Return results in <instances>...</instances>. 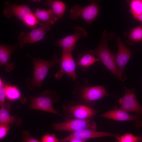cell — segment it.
I'll return each instance as SVG.
<instances>
[{
    "mask_svg": "<svg viewBox=\"0 0 142 142\" xmlns=\"http://www.w3.org/2000/svg\"><path fill=\"white\" fill-rule=\"evenodd\" d=\"M114 36L113 33H108L106 31H104L100 40L96 48L88 52L97 56L111 73L119 79L116 65L115 55L110 51L108 46V42L113 38Z\"/></svg>",
    "mask_w": 142,
    "mask_h": 142,
    "instance_id": "1",
    "label": "cell"
},
{
    "mask_svg": "<svg viewBox=\"0 0 142 142\" xmlns=\"http://www.w3.org/2000/svg\"><path fill=\"white\" fill-rule=\"evenodd\" d=\"M32 61L33 72L32 78L27 79L26 83L31 90L36 88L39 89L46 77L51 67L60 64V59L54 55L50 60H47L39 58H36L29 56Z\"/></svg>",
    "mask_w": 142,
    "mask_h": 142,
    "instance_id": "2",
    "label": "cell"
},
{
    "mask_svg": "<svg viewBox=\"0 0 142 142\" xmlns=\"http://www.w3.org/2000/svg\"><path fill=\"white\" fill-rule=\"evenodd\" d=\"M77 82L73 93L82 104L92 107L97 100L109 95L103 85L89 86Z\"/></svg>",
    "mask_w": 142,
    "mask_h": 142,
    "instance_id": "3",
    "label": "cell"
},
{
    "mask_svg": "<svg viewBox=\"0 0 142 142\" xmlns=\"http://www.w3.org/2000/svg\"><path fill=\"white\" fill-rule=\"evenodd\" d=\"M59 96L54 91L45 90L38 96H29L31 109L41 110L50 113L64 117L53 107V103L57 101Z\"/></svg>",
    "mask_w": 142,
    "mask_h": 142,
    "instance_id": "4",
    "label": "cell"
},
{
    "mask_svg": "<svg viewBox=\"0 0 142 142\" xmlns=\"http://www.w3.org/2000/svg\"><path fill=\"white\" fill-rule=\"evenodd\" d=\"M99 9V6L95 1H92L85 7H82L79 4L75 5L69 11V17L73 20L81 18L89 25L97 17Z\"/></svg>",
    "mask_w": 142,
    "mask_h": 142,
    "instance_id": "5",
    "label": "cell"
},
{
    "mask_svg": "<svg viewBox=\"0 0 142 142\" xmlns=\"http://www.w3.org/2000/svg\"><path fill=\"white\" fill-rule=\"evenodd\" d=\"M94 118L85 119L73 118L63 122L55 123L53 126L54 129L56 130L74 132L87 129L96 130V124L93 121Z\"/></svg>",
    "mask_w": 142,
    "mask_h": 142,
    "instance_id": "6",
    "label": "cell"
},
{
    "mask_svg": "<svg viewBox=\"0 0 142 142\" xmlns=\"http://www.w3.org/2000/svg\"><path fill=\"white\" fill-rule=\"evenodd\" d=\"M115 39L118 45V51L115 55L116 65L119 79L123 82L127 78L125 73L124 68L132 56L133 52L124 44L120 37H116Z\"/></svg>",
    "mask_w": 142,
    "mask_h": 142,
    "instance_id": "7",
    "label": "cell"
},
{
    "mask_svg": "<svg viewBox=\"0 0 142 142\" xmlns=\"http://www.w3.org/2000/svg\"><path fill=\"white\" fill-rule=\"evenodd\" d=\"M60 68L54 74L57 79H61L64 74L69 76L75 82L77 80L76 67L77 65L72 54V52L62 50L60 64Z\"/></svg>",
    "mask_w": 142,
    "mask_h": 142,
    "instance_id": "8",
    "label": "cell"
},
{
    "mask_svg": "<svg viewBox=\"0 0 142 142\" xmlns=\"http://www.w3.org/2000/svg\"><path fill=\"white\" fill-rule=\"evenodd\" d=\"M65 113L68 117L85 119L94 117L98 113L92 107L83 104H75L69 102L63 106Z\"/></svg>",
    "mask_w": 142,
    "mask_h": 142,
    "instance_id": "9",
    "label": "cell"
},
{
    "mask_svg": "<svg viewBox=\"0 0 142 142\" xmlns=\"http://www.w3.org/2000/svg\"><path fill=\"white\" fill-rule=\"evenodd\" d=\"M125 93L118 100L120 109L126 112L136 113L142 116V106L138 102L134 88L128 89L124 86Z\"/></svg>",
    "mask_w": 142,
    "mask_h": 142,
    "instance_id": "10",
    "label": "cell"
},
{
    "mask_svg": "<svg viewBox=\"0 0 142 142\" xmlns=\"http://www.w3.org/2000/svg\"><path fill=\"white\" fill-rule=\"evenodd\" d=\"M50 26L49 24L40 22L37 27L31 29L27 34L22 33L18 37V46L22 48L25 44L34 43L40 41L50 29Z\"/></svg>",
    "mask_w": 142,
    "mask_h": 142,
    "instance_id": "11",
    "label": "cell"
},
{
    "mask_svg": "<svg viewBox=\"0 0 142 142\" xmlns=\"http://www.w3.org/2000/svg\"><path fill=\"white\" fill-rule=\"evenodd\" d=\"M74 29V33L58 40L55 42V45L61 47L63 50L72 52L79 39L85 38L88 35L87 31L82 27L75 26Z\"/></svg>",
    "mask_w": 142,
    "mask_h": 142,
    "instance_id": "12",
    "label": "cell"
},
{
    "mask_svg": "<svg viewBox=\"0 0 142 142\" xmlns=\"http://www.w3.org/2000/svg\"><path fill=\"white\" fill-rule=\"evenodd\" d=\"M119 136L118 134L87 129L74 132L60 140V142H66L73 139L86 141L88 139L97 138L110 136L116 138Z\"/></svg>",
    "mask_w": 142,
    "mask_h": 142,
    "instance_id": "13",
    "label": "cell"
},
{
    "mask_svg": "<svg viewBox=\"0 0 142 142\" xmlns=\"http://www.w3.org/2000/svg\"><path fill=\"white\" fill-rule=\"evenodd\" d=\"M114 109L101 115L100 117L117 121H135V125L139 127L142 125V116L139 115H130L115 106Z\"/></svg>",
    "mask_w": 142,
    "mask_h": 142,
    "instance_id": "14",
    "label": "cell"
},
{
    "mask_svg": "<svg viewBox=\"0 0 142 142\" xmlns=\"http://www.w3.org/2000/svg\"><path fill=\"white\" fill-rule=\"evenodd\" d=\"M3 12L7 18H10L14 16L23 22L26 17L32 12L27 5L15 4L6 1L4 3Z\"/></svg>",
    "mask_w": 142,
    "mask_h": 142,
    "instance_id": "15",
    "label": "cell"
},
{
    "mask_svg": "<svg viewBox=\"0 0 142 142\" xmlns=\"http://www.w3.org/2000/svg\"><path fill=\"white\" fill-rule=\"evenodd\" d=\"M15 48L14 46L2 44L0 45V66H4V69L7 72L12 71L15 68L14 63L10 61V59Z\"/></svg>",
    "mask_w": 142,
    "mask_h": 142,
    "instance_id": "16",
    "label": "cell"
},
{
    "mask_svg": "<svg viewBox=\"0 0 142 142\" xmlns=\"http://www.w3.org/2000/svg\"><path fill=\"white\" fill-rule=\"evenodd\" d=\"M100 62L99 59L95 57V55L84 50L78 56L77 64L78 67L83 71H88L90 66L95 63Z\"/></svg>",
    "mask_w": 142,
    "mask_h": 142,
    "instance_id": "17",
    "label": "cell"
},
{
    "mask_svg": "<svg viewBox=\"0 0 142 142\" xmlns=\"http://www.w3.org/2000/svg\"><path fill=\"white\" fill-rule=\"evenodd\" d=\"M33 13L41 22L50 26L54 24L59 19L49 9H40L37 8Z\"/></svg>",
    "mask_w": 142,
    "mask_h": 142,
    "instance_id": "18",
    "label": "cell"
},
{
    "mask_svg": "<svg viewBox=\"0 0 142 142\" xmlns=\"http://www.w3.org/2000/svg\"><path fill=\"white\" fill-rule=\"evenodd\" d=\"M59 19H62L65 12L66 5L63 2L59 0H47L44 3Z\"/></svg>",
    "mask_w": 142,
    "mask_h": 142,
    "instance_id": "19",
    "label": "cell"
},
{
    "mask_svg": "<svg viewBox=\"0 0 142 142\" xmlns=\"http://www.w3.org/2000/svg\"><path fill=\"white\" fill-rule=\"evenodd\" d=\"M4 106L1 107L0 109V125H8L16 122L17 118L15 116L11 115Z\"/></svg>",
    "mask_w": 142,
    "mask_h": 142,
    "instance_id": "20",
    "label": "cell"
},
{
    "mask_svg": "<svg viewBox=\"0 0 142 142\" xmlns=\"http://www.w3.org/2000/svg\"><path fill=\"white\" fill-rule=\"evenodd\" d=\"M5 90L6 98L10 101H15L21 97V92L15 86L10 85H5Z\"/></svg>",
    "mask_w": 142,
    "mask_h": 142,
    "instance_id": "21",
    "label": "cell"
},
{
    "mask_svg": "<svg viewBox=\"0 0 142 142\" xmlns=\"http://www.w3.org/2000/svg\"><path fill=\"white\" fill-rule=\"evenodd\" d=\"M129 38L133 43L142 40V24L131 29L129 32Z\"/></svg>",
    "mask_w": 142,
    "mask_h": 142,
    "instance_id": "22",
    "label": "cell"
},
{
    "mask_svg": "<svg viewBox=\"0 0 142 142\" xmlns=\"http://www.w3.org/2000/svg\"><path fill=\"white\" fill-rule=\"evenodd\" d=\"M130 10L135 18L142 13V0H133L130 4Z\"/></svg>",
    "mask_w": 142,
    "mask_h": 142,
    "instance_id": "23",
    "label": "cell"
},
{
    "mask_svg": "<svg viewBox=\"0 0 142 142\" xmlns=\"http://www.w3.org/2000/svg\"><path fill=\"white\" fill-rule=\"evenodd\" d=\"M22 22L31 29L37 27L40 23L33 12L28 15Z\"/></svg>",
    "mask_w": 142,
    "mask_h": 142,
    "instance_id": "24",
    "label": "cell"
},
{
    "mask_svg": "<svg viewBox=\"0 0 142 142\" xmlns=\"http://www.w3.org/2000/svg\"><path fill=\"white\" fill-rule=\"evenodd\" d=\"M115 142H138L139 136H135L131 133H125L123 135L115 138Z\"/></svg>",
    "mask_w": 142,
    "mask_h": 142,
    "instance_id": "25",
    "label": "cell"
},
{
    "mask_svg": "<svg viewBox=\"0 0 142 142\" xmlns=\"http://www.w3.org/2000/svg\"><path fill=\"white\" fill-rule=\"evenodd\" d=\"M5 86L3 80L0 79V103L1 107L3 106L6 98Z\"/></svg>",
    "mask_w": 142,
    "mask_h": 142,
    "instance_id": "26",
    "label": "cell"
},
{
    "mask_svg": "<svg viewBox=\"0 0 142 142\" xmlns=\"http://www.w3.org/2000/svg\"><path fill=\"white\" fill-rule=\"evenodd\" d=\"M41 142H60L56 137L54 134H50L48 133L43 135L41 138Z\"/></svg>",
    "mask_w": 142,
    "mask_h": 142,
    "instance_id": "27",
    "label": "cell"
},
{
    "mask_svg": "<svg viewBox=\"0 0 142 142\" xmlns=\"http://www.w3.org/2000/svg\"><path fill=\"white\" fill-rule=\"evenodd\" d=\"M23 140L21 142H41L31 136L28 131L22 132Z\"/></svg>",
    "mask_w": 142,
    "mask_h": 142,
    "instance_id": "28",
    "label": "cell"
},
{
    "mask_svg": "<svg viewBox=\"0 0 142 142\" xmlns=\"http://www.w3.org/2000/svg\"><path fill=\"white\" fill-rule=\"evenodd\" d=\"M8 125H0V139L4 138L7 135L8 132L10 129Z\"/></svg>",
    "mask_w": 142,
    "mask_h": 142,
    "instance_id": "29",
    "label": "cell"
},
{
    "mask_svg": "<svg viewBox=\"0 0 142 142\" xmlns=\"http://www.w3.org/2000/svg\"><path fill=\"white\" fill-rule=\"evenodd\" d=\"M135 19L142 23V13L136 17Z\"/></svg>",
    "mask_w": 142,
    "mask_h": 142,
    "instance_id": "30",
    "label": "cell"
},
{
    "mask_svg": "<svg viewBox=\"0 0 142 142\" xmlns=\"http://www.w3.org/2000/svg\"><path fill=\"white\" fill-rule=\"evenodd\" d=\"M85 140H80L77 139H73L72 140L69 142H85Z\"/></svg>",
    "mask_w": 142,
    "mask_h": 142,
    "instance_id": "31",
    "label": "cell"
},
{
    "mask_svg": "<svg viewBox=\"0 0 142 142\" xmlns=\"http://www.w3.org/2000/svg\"><path fill=\"white\" fill-rule=\"evenodd\" d=\"M139 141L142 142V135L141 136H139Z\"/></svg>",
    "mask_w": 142,
    "mask_h": 142,
    "instance_id": "32",
    "label": "cell"
},
{
    "mask_svg": "<svg viewBox=\"0 0 142 142\" xmlns=\"http://www.w3.org/2000/svg\"><path fill=\"white\" fill-rule=\"evenodd\" d=\"M141 47H142V43L141 44Z\"/></svg>",
    "mask_w": 142,
    "mask_h": 142,
    "instance_id": "33",
    "label": "cell"
}]
</instances>
